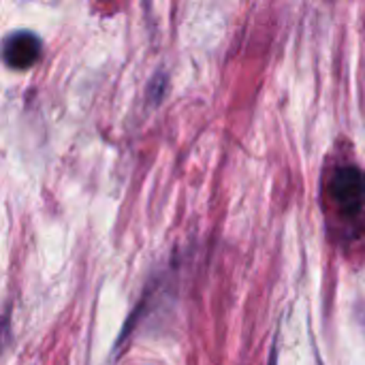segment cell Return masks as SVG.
<instances>
[{
	"label": "cell",
	"mask_w": 365,
	"mask_h": 365,
	"mask_svg": "<svg viewBox=\"0 0 365 365\" xmlns=\"http://www.w3.org/2000/svg\"><path fill=\"white\" fill-rule=\"evenodd\" d=\"M325 201L338 227L346 233L365 218V173L355 165L336 167L325 184Z\"/></svg>",
	"instance_id": "1"
},
{
	"label": "cell",
	"mask_w": 365,
	"mask_h": 365,
	"mask_svg": "<svg viewBox=\"0 0 365 365\" xmlns=\"http://www.w3.org/2000/svg\"><path fill=\"white\" fill-rule=\"evenodd\" d=\"M41 51H43V43L30 30L13 32L2 43V60H4V64L11 66V68H17V71H26L32 64H36L38 58H41Z\"/></svg>",
	"instance_id": "2"
},
{
	"label": "cell",
	"mask_w": 365,
	"mask_h": 365,
	"mask_svg": "<svg viewBox=\"0 0 365 365\" xmlns=\"http://www.w3.org/2000/svg\"><path fill=\"white\" fill-rule=\"evenodd\" d=\"M2 338H4V321L0 319V349H2Z\"/></svg>",
	"instance_id": "3"
},
{
	"label": "cell",
	"mask_w": 365,
	"mask_h": 365,
	"mask_svg": "<svg viewBox=\"0 0 365 365\" xmlns=\"http://www.w3.org/2000/svg\"><path fill=\"white\" fill-rule=\"evenodd\" d=\"M269 365H276V353H272V359H269Z\"/></svg>",
	"instance_id": "4"
}]
</instances>
